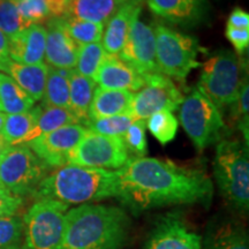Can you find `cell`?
<instances>
[{
  "mask_svg": "<svg viewBox=\"0 0 249 249\" xmlns=\"http://www.w3.org/2000/svg\"><path fill=\"white\" fill-rule=\"evenodd\" d=\"M117 174V198L133 211L207 203L213 193V182L204 172L158 158H130Z\"/></svg>",
  "mask_w": 249,
  "mask_h": 249,
  "instance_id": "1",
  "label": "cell"
},
{
  "mask_svg": "<svg viewBox=\"0 0 249 249\" xmlns=\"http://www.w3.org/2000/svg\"><path fill=\"white\" fill-rule=\"evenodd\" d=\"M128 230L129 218L120 208L81 204L67 211L60 249H119Z\"/></svg>",
  "mask_w": 249,
  "mask_h": 249,
  "instance_id": "2",
  "label": "cell"
},
{
  "mask_svg": "<svg viewBox=\"0 0 249 249\" xmlns=\"http://www.w3.org/2000/svg\"><path fill=\"white\" fill-rule=\"evenodd\" d=\"M33 195L67 205L117 197L118 174L117 171L67 164L46 176Z\"/></svg>",
  "mask_w": 249,
  "mask_h": 249,
  "instance_id": "3",
  "label": "cell"
},
{
  "mask_svg": "<svg viewBox=\"0 0 249 249\" xmlns=\"http://www.w3.org/2000/svg\"><path fill=\"white\" fill-rule=\"evenodd\" d=\"M214 179L224 200L233 209L249 208L248 144L239 140H220L213 160Z\"/></svg>",
  "mask_w": 249,
  "mask_h": 249,
  "instance_id": "4",
  "label": "cell"
},
{
  "mask_svg": "<svg viewBox=\"0 0 249 249\" xmlns=\"http://www.w3.org/2000/svg\"><path fill=\"white\" fill-rule=\"evenodd\" d=\"M70 205L54 200H38L24 214L23 249H60Z\"/></svg>",
  "mask_w": 249,
  "mask_h": 249,
  "instance_id": "5",
  "label": "cell"
},
{
  "mask_svg": "<svg viewBox=\"0 0 249 249\" xmlns=\"http://www.w3.org/2000/svg\"><path fill=\"white\" fill-rule=\"evenodd\" d=\"M240 60L234 52L222 50L204 62L198 91L203 93L218 110L231 107L240 89Z\"/></svg>",
  "mask_w": 249,
  "mask_h": 249,
  "instance_id": "6",
  "label": "cell"
},
{
  "mask_svg": "<svg viewBox=\"0 0 249 249\" xmlns=\"http://www.w3.org/2000/svg\"><path fill=\"white\" fill-rule=\"evenodd\" d=\"M155 37L156 65L160 73L185 80L194 68L201 66L197 61L200 44L194 36L160 24L156 27Z\"/></svg>",
  "mask_w": 249,
  "mask_h": 249,
  "instance_id": "7",
  "label": "cell"
},
{
  "mask_svg": "<svg viewBox=\"0 0 249 249\" xmlns=\"http://www.w3.org/2000/svg\"><path fill=\"white\" fill-rule=\"evenodd\" d=\"M179 118L182 128L200 151L220 141L226 132L220 111L198 90H193L183 99Z\"/></svg>",
  "mask_w": 249,
  "mask_h": 249,
  "instance_id": "8",
  "label": "cell"
},
{
  "mask_svg": "<svg viewBox=\"0 0 249 249\" xmlns=\"http://www.w3.org/2000/svg\"><path fill=\"white\" fill-rule=\"evenodd\" d=\"M48 170L29 147L13 145L0 160V186L20 197L34 194Z\"/></svg>",
  "mask_w": 249,
  "mask_h": 249,
  "instance_id": "9",
  "label": "cell"
},
{
  "mask_svg": "<svg viewBox=\"0 0 249 249\" xmlns=\"http://www.w3.org/2000/svg\"><path fill=\"white\" fill-rule=\"evenodd\" d=\"M128 151L123 138H113L87 130L71 149L67 164L104 170H119L128 160Z\"/></svg>",
  "mask_w": 249,
  "mask_h": 249,
  "instance_id": "10",
  "label": "cell"
},
{
  "mask_svg": "<svg viewBox=\"0 0 249 249\" xmlns=\"http://www.w3.org/2000/svg\"><path fill=\"white\" fill-rule=\"evenodd\" d=\"M144 86L141 91L133 96L127 114L134 121L149 119L157 112L176 111L181 105L183 96L178 87L160 73L142 74Z\"/></svg>",
  "mask_w": 249,
  "mask_h": 249,
  "instance_id": "11",
  "label": "cell"
},
{
  "mask_svg": "<svg viewBox=\"0 0 249 249\" xmlns=\"http://www.w3.org/2000/svg\"><path fill=\"white\" fill-rule=\"evenodd\" d=\"M145 249H202V239L182 214L170 213L156 220Z\"/></svg>",
  "mask_w": 249,
  "mask_h": 249,
  "instance_id": "12",
  "label": "cell"
},
{
  "mask_svg": "<svg viewBox=\"0 0 249 249\" xmlns=\"http://www.w3.org/2000/svg\"><path fill=\"white\" fill-rule=\"evenodd\" d=\"M88 128L80 124H71L44 134L27 144L34 154L49 167H61L67 165L68 155L81 141Z\"/></svg>",
  "mask_w": 249,
  "mask_h": 249,
  "instance_id": "13",
  "label": "cell"
},
{
  "mask_svg": "<svg viewBox=\"0 0 249 249\" xmlns=\"http://www.w3.org/2000/svg\"><path fill=\"white\" fill-rule=\"evenodd\" d=\"M118 57L140 74L160 73L156 65L154 28L136 18Z\"/></svg>",
  "mask_w": 249,
  "mask_h": 249,
  "instance_id": "14",
  "label": "cell"
},
{
  "mask_svg": "<svg viewBox=\"0 0 249 249\" xmlns=\"http://www.w3.org/2000/svg\"><path fill=\"white\" fill-rule=\"evenodd\" d=\"M148 6L157 17L185 28L207 22L210 11L208 0H148Z\"/></svg>",
  "mask_w": 249,
  "mask_h": 249,
  "instance_id": "15",
  "label": "cell"
},
{
  "mask_svg": "<svg viewBox=\"0 0 249 249\" xmlns=\"http://www.w3.org/2000/svg\"><path fill=\"white\" fill-rule=\"evenodd\" d=\"M45 29L46 61L57 70H73L76 66L80 45L67 34L62 18H50Z\"/></svg>",
  "mask_w": 249,
  "mask_h": 249,
  "instance_id": "16",
  "label": "cell"
},
{
  "mask_svg": "<svg viewBox=\"0 0 249 249\" xmlns=\"http://www.w3.org/2000/svg\"><path fill=\"white\" fill-rule=\"evenodd\" d=\"M46 29L40 24H31L8 38L9 59L18 64H42L45 55Z\"/></svg>",
  "mask_w": 249,
  "mask_h": 249,
  "instance_id": "17",
  "label": "cell"
},
{
  "mask_svg": "<svg viewBox=\"0 0 249 249\" xmlns=\"http://www.w3.org/2000/svg\"><path fill=\"white\" fill-rule=\"evenodd\" d=\"M99 87L111 90L138 91L144 86L142 74L121 60L118 54H107L96 75Z\"/></svg>",
  "mask_w": 249,
  "mask_h": 249,
  "instance_id": "18",
  "label": "cell"
},
{
  "mask_svg": "<svg viewBox=\"0 0 249 249\" xmlns=\"http://www.w3.org/2000/svg\"><path fill=\"white\" fill-rule=\"evenodd\" d=\"M144 0H130L118 9L107 24L103 34V48L107 54H119L128 36L130 27L140 17Z\"/></svg>",
  "mask_w": 249,
  "mask_h": 249,
  "instance_id": "19",
  "label": "cell"
},
{
  "mask_svg": "<svg viewBox=\"0 0 249 249\" xmlns=\"http://www.w3.org/2000/svg\"><path fill=\"white\" fill-rule=\"evenodd\" d=\"M4 71L9 74V77H12L34 101L37 102L43 98L49 73L48 65L43 62L37 65H23L9 59Z\"/></svg>",
  "mask_w": 249,
  "mask_h": 249,
  "instance_id": "20",
  "label": "cell"
},
{
  "mask_svg": "<svg viewBox=\"0 0 249 249\" xmlns=\"http://www.w3.org/2000/svg\"><path fill=\"white\" fill-rule=\"evenodd\" d=\"M133 96L132 92L126 90L95 88L89 107V121L127 113Z\"/></svg>",
  "mask_w": 249,
  "mask_h": 249,
  "instance_id": "21",
  "label": "cell"
},
{
  "mask_svg": "<svg viewBox=\"0 0 249 249\" xmlns=\"http://www.w3.org/2000/svg\"><path fill=\"white\" fill-rule=\"evenodd\" d=\"M124 0H70L66 15L104 26L123 6Z\"/></svg>",
  "mask_w": 249,
  "mask_h": 249,
  "instance_id": "22",
  "label": "cell"
},
{
  "mask_svg": "<svg viewBox=\"0 0 249 249\" xmlns=\"http://www.w3.org/2000/svg\"><path fill=\"white\" fill-rule=\"evenodd\" d=\"M70 110L77 124L87 126L89 123V107L91 103L96 82L90 77L81 75L77 71L71 70L70 76Z\"/></svg>",
  "mask_w": 249,
  "mask_h": 249,
  "instance_id": "23",
  "label": "cell"
},
{
  "mask_svg": "<svg viewBox=\"0 0 249 249\" xmlns=\"http://www.w3.org/2000/svg\"><path fill=\"white\" fill-rule=\"evenodd\" d=\"M204 249H249L245 227L234 222H225L210 230Z\"/></svg>",
  "mask_w": 249,
  "mask_h": 249,
  "instance_id": "24",
  "label": "cell"
},
{
  "mask_svg": "<svg viewBox=\"0 0 249 249\" xmlns=\"http://www.w3.org/2000/svg\"><path fill=\"white\" fill-rule=\"evenodd\" d=\"M34 104L35 101L12 77L0 73V112L24 113L31 110Z\"/></svg>",
  "mask_w": 249,
  "mask_h": 249,
  "instance_id": "25",
  "label": "cell"
},
{
  "mask_svg": "<svg viewBox=\"0 0 249 249\" xmlns=\"http://www.w3.org/2000/svg\"><path fill=\"white\" fill-rule=\"evenodd\" d=\"M71 124H77V121L71 110H68V108L42 107V111H40L35 126H34V128L30 130L26 138L22 140L20 145L27 144V143L33 141V140L44 135V134L51 133L55 129Z\"/></svg>",
  "mask_w": 249,
  "mask_h": 249,
  "instance_id": "26",
  "label": "cell"
},
{
  "mask_svg": "<svg viewBox=\"0 0 249 249\" xmlns=\"http://www.w3.org/2000/svg\"><path fill=\"white\" fill-rule=\"evenodd\" d=\"M70 73L71 70L64 71V70L49 68L42 107H62L70 110Z\"/></svg>",
  "mask_w": 249,
  "mask_h": 249,
  "instance_id": "27",
  "label": "cell"
},
{
  "mask_svg": "<svg viewBox=\"0 0 249 249\" xmlns=\"http://www.w3.org/2000/svg\"><path fill=\"white\" fill-rule=\"evenodd\" d=\"M40 111H42V107H36L24 113L6 116L0 134L11 147L21 144L22 140L35 126Z\"/></svg>",
  "mask_w": 249,
  "mask_h": 249,
  "instance_id": "28",
  "label": "cell"
},
{
  "mask_svg": "<svg viewBox=\"0 0 249 249\" xmlns=\"http://www.w3.org/2000/svg\"><path fill=\"white\" fill-rule=\"evenodd\" d=\"M64 27L67 34L77 45L101 42L104 34V26L74 18H62Z\"/></svg>",
  "mask_w": 249,
  "mask_h": 249,
  "instance_id": "29",
  "label": "cell"
},
{
  "mask_svg": "<svg viewBox=\"0 0 249 249\" xmlns=\"http://www.w3.org/2000/svg\"><path fill=\"white\" fill-rule=\"evenodd\" d=\"M107 54V53L99 42L80 45L76 62L77 71L81 75L90 77L96 82L97 71Z\"/></svg>",
  "mask_w": 249,
  "mask_h": 249,
  "instance_id": "30",
  "label": "cell"
},
{
  "mask_svg": "<svg viewBox=\"0 0 249 249\" xmlns=\"http://www.w3.org/2000/svg\"><path fill=\"white\" fill-rule=\"evenodd\" d=\"M147 127L161 144H166L176 138L179 121L173 116L172 112L163 110L149 118Z\"/></svg>",
  "mask_w": 249,
  "mask_h": 249,
  "instance_id": "31",
  "label": "cell"
},
{
  "mask_svg": "<svg viewBox=\"0 0 249 249\" xmlns=\"http://www.w3.org/2000/svg\"><path fill=\"white\" fill-rule=\"evenodd\" d=\"M249 86H248V79L246 76L241 81L240 89H239V93L236 96V99L234 103L231 105V114L230 118L235 124V126L241 130L244 134L246 144H248V129H249Z\"/></svg>",
  "mask_w": 249,
  "mask_h": 249,
  "instance_id": "32",
  "label": "cell"
},
{
  "mask_svg": "<svg viewBox=\"0 0 249 249\" xmlns=\"http://www.w3.org/2000/svg\"><path fill=\"white\" fill-rule=\"evenodd\" d=\"M134 123V120L127 113L119 114V116L103 118L89 121L87 124L89 130L95 132L101 135L113 136V138H123L129 126Z\"/></svg>",
  "mask_w": 249,
  "mask_h": 249,
  "instance_id": "33",
  "label": "cell"
},
{
  "mask_svg": "<svg viewBox=\"0 0 249 249\" xmlns=\"http://www.w3.org/2000/svg\"><path fill=\"white\" fill-rule=\"evenodd\" d=\"M26 28H28V26L18 13L17 1L1 0L0 1V30L5 34L6 37L9 38Z\"/></svg>",
  "mask_w": 249,
  "mask_h": 249,
  "instance_id": "34",
  "label": "cell"
},
{
  "mask_svg": "<svg viewBox=\"0 0 249 249\" xmlns=\"http://www.w3.org/2000/svg\"><path fill=\"white\" fill-rule=\"evenodd\" d=\"M22 233V219L17 214L0 218V249L17 247Z\"/></svg>",
  "mask_w": 249,
  "mask_h": 249,
  "instance_id": "35",
  "label": "cell"
},
{
  "mask_svg": "<svg viewBox=\"0 0 249 249\" xmlns=\"http://www.w3.org/2000/svg\"><path fill=\"white\" fill-rule=\"evenodd\" d=\"M145 124L144 121L138 120L130 124L129 128L123 136L124 143L127 151L133 152L136 157H144L147 154V138H145Z\"/></svg>",
  "mask_w": 249,
  "mask_h": 249,
  "instance_id": "36",
  "label": "cell"
},
{
  "mask_svg": "<svg viewBox=\"0 0 249 249\" xmlns=\"http://www.w3.org/2000/svg\"><path fill=\"white\" fill-rule=\"evenodd\" d=\"M18 13L29 27L50 20V13L45 0H24L17 2Z\"/></svg>",
  "mask_w": 249,
  "mask_h": 249,
  "instance_id": "37",
  "label": "cell"
},
{
  "mask_svg": "<svg viewBox=\"0 0 249 249\" xmlns=\"http://www.w3.org/2000/svg\"><path fill=\"white\" fill-rule=\"evenodd\" d=\"M23 204V198L0 186V218L14 216Z\"/></svg>",
  "mask_w": 249,
  "mask_h": 249,
  "instance_id": "38",
  "label": "cell"
},
{
  "mask_svg": "<svg viewBox=\"0 0 249 249\" xmlns=\"http://www.w3.org/2000/svg\"><path fill=\"white\" fill-rule=\"evenodd\" d=\"M225 35L239 54H242L247 50L249 45V29H239L227 26Z\"/></svg>",
  "mask_w": 249,
  "mask_h": 249,
  "instance_id": "39",
  "label": "cell"
},
{
  "mask_svg": "<svg viewBox=\"0 0 249 249\" xmlns=\"http://www.w3.org/2000/svg\"><path fill=\"white\" fill-rule=\"evenodd\" d=\"M227 26L239 29H249V14L242 8L235 7L230 14Z\"/></svg>",
  "mask_w": 249,
  "mask_h": 249,
  "instance_id": "40",
  "label": "cell"
},
{
  "mask_svg": "<svg viewBox=\"0 0 249 249\" xmlns=\"http://www.w3.org/2000/svg\"><path fill=\"white\" fill-rule=\"evenodd\" d=\"M48 6L50 18H64L66 15L70 0H45Z\"/></svg>",
  "mask_w": 249,
  "mask_h": 249,
  "instance_id": "41",
  "label": "cell"
},
{
  "mask_svg": "<svg viewBox=\"0 0 249 249\" xmlns=\"http://www.w3.org/2000/svg\"><path fill=\"white\" fill-rule=\"evenodd\" d=\"M9 60L8 54V38L0 30V71H4V68Z\"/></svg>",
  "mask_w": 249,
  "mask_h": 249,
  "instance_id": "42",
  "label": "cell"
},
{
  "mask_svg": "<svg viewBox=\"0 0 249 249\" xmlns=\"http://www.w3.org/2000/svg\"><path fill=\"white\" fill-rule=\"evenodd\" d=\"M9 147H11V145H9L8 143L5 141V139L2 138V135L0 134V160H1V157L4 156L5 152L7 151V149Z\"/></svg>",
  "mask_w": 249,
  "mask_h": 249,
  "instance_id": "43",
  "label": "cell"
},
{
  "mask_svg": "<svg viewBox=\"0 0 249 249\" xmlns=\"http://www.w3.org/2000/svg\"><path fill=\"white\" fill-rule=\"evenodd\" d=\"M5 118H6V114H5V113H2V112H0V132H1L2 126H4Z\"/></svg>",
  "mask_w": 249,
  "mask_h": 249,
  "instance_id": "44",
  "label": "cell"
},
{
  "mask_svg": "<svg viewBox=\"0 0 249 249\" xmlns=\"http://www.w3.org/2000/svg\"><path fill=\"white\" fill-rule=\"evenodd\" d=\"M7 249H20V248H18L17 246V247H11V248H7Z\"/></svg>",
  "mask_w": 249,
  "mask_h": 249,
  "instance_id": "45",
  "label": "cell"
},
{
  "mask_svg": "<svg viewBox=\"0 0 249 249\" xmlns=\"http://www.w3.org/2000/svg\"><path fill=\"white\" fill-rule=\"evenodd\" d=\"M13 1H17L18 2V1H24V0H13Z\"/></svg>",
  "mask_w": 249,
  "mask_h": 249,
  "instance_id": "46",
  "label": "cell"
},
{
  "mask_svg": "<svg viewBox=\"0 0 249 249\" xmlns=\"http://www.w3.org/2000/svg\"><path fill=\"white\" fill-rule=\"evenodd\" d=\"M0 1H1V0H0Z\"/></svg>",
  "mask_w": 249,
  "mask_h": 249,
  "instance_id": "47",
  "label": "cell"
}]
</instances>
